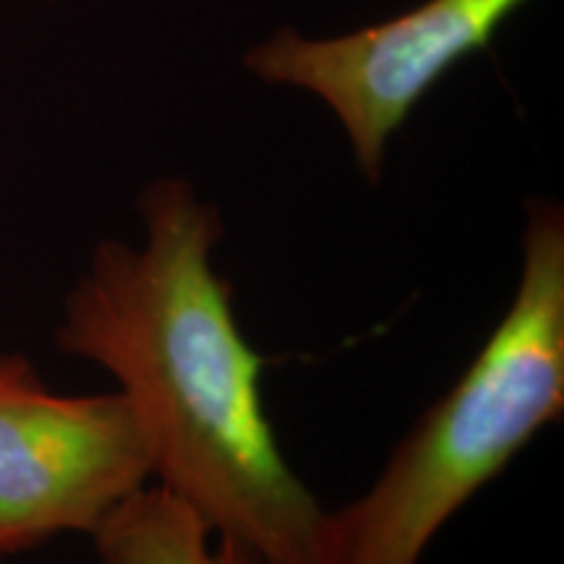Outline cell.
Returning <instances> with one entry per match:
<instances>
[{"mask_svg":"<svg viewBox=\"0 0 564 564\" xmlns=\"http://www.w3.org/2000/svg\"><path fill=\"white\" fill-rule=\"evenodd\" d=\"M139 243H97L55 340L108 371L137 415L152 478L259 564H324L327 507L282 455L264 408V358L215 267L223 215L192 181L139 194Z\"/></svg>","mask_w":564,"mask_h":564,"instance_id":"6da1fadb","label":"cell"},{"mask_svg":"<svg viewBox=\"0 0 564 564\" xmlns=\"http://www.w3.org/2000/svg\"><path fill=\"white\" fill-rule=\"evenodd\" d=\"M518 285L474 361L369 489L327 510L324 564H421L457 512L564 411V212L525 209Z\"/></svg>","mask_w":564,"mask_h":564,"instance_id":"7a4b0ae2","label":"cell"},{"mask_svg":"<svg viewBox=\"0 0 564 564\" xmlns=\"http://www.w3.org/2000/svg\"><path fill=\"white\" fill-rule=\"evenodd\" d=\"M531 0H421L398 17L333 37L278 26L243 53L270 87L306 91L335 116L366 183L384 175L392 139L447 70L491 45Z\"/></svg>","mask_w":564,"mask_h":564,"instance_id":"3957f363","label":"cell"},{"mask_svg":"<svg viewBox=\"0 0 564 564\" xmlns=\"http://www.w3.org/2000/svg\"><path fill=\"white\" fill-rule=\"evenodd\" d=\"M150 481V447L121 394L53 392L26 358L0 356V554L91 535Z\"/></svg>","mask_w":564,"mask_h":564,"instance_id":"277c9868","label":"cell"},{"mask_svg":"<svg viewBox=\"0 0 564 564\" xmlns=\"http://www.w3.org/2000/svg\"><path fill=\"white\" fill-rule=\"evenodd\" d=\"M102 564H259L158 484L126 499L91 533Z\"/></svg>","mask_w":564,"mask_h":564,"instance_id":"5b68a950","label":"cell"}]
</instances>
